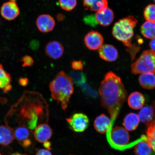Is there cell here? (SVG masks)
<instances>
[{
	"label": "cell",
	"mask_w": 155,
	"mask_h": 155,
	"mask_svg": "<svg viewBox=\"0 0 155 155\" xmlns=\"http://www.w3.org/2000/svg\"><path fill=\"white\" fill-rule=\"evenodd\" d=\"M99 94L102 106L109 114L113 126L127 98V91L120 78L112 71H109L101 83Z\"/></svg>",
	"instance_id": "1"
},
{
	"label": "cell",
	"mask_w": 155,
	"mask_h": 155,
	"mask_svg": "<svg viewBox=\"0 0 155 155\" xmlns=\"http://www.w3.org/2000/svg\"><path fill=\"white\" fill-rule=\"evenodd\" d=\"M52 98L65 111L74 92L73 81L70 77L61 71L50 83Z\"/></svg>",
	"instance_id": "2"
},
{
	"label": "cell",
	"mask_w": 155,
	"mask_h": 155,
	"mask_svg": "<svg viewBox=\"0 0 155 155\" xmlns=\"http://www.w3.org/2000/svg\"><path fill=\"white\" fill-rule=\"evenodd\" d=\"M138 21L133 15H130L120 19L114 24L112 34L116 39L123 42L124 45L129 48L133 46L132 38L134 35V30Z\"/></svg>",
	"instance_id": "3"
},
{
	"label": "cell",
	"mask_w": 155,
	"mask_h": 155,
	"mask_svg": "<svg viewBox=\"0 0 155 155\" xmlns=\"http://www.w3.org/2000/svg\"><path fill=\"white\" fill-rule=\"evenodd\" d=\"M133 74L155 73V51L152 50L143 52L137 61L131 65Z\"/></svg>",
	"instance_id": "4"
},
{
	"label": "cell",
	"mask_w": 155,
	"mask_h": 155,
	"mask_svg": "<svg viewBox=\"0 0 155 155\" xmlns=\"http://www.w3.org/2000/svg\"><path fill=\"white\" fill-rule=\"evenodd\" d=\"M107 139L110 146L116 150H123L128 144L130 137L125 128L116 127L107 133Z\"/></svg>",
	"instance_id": "5"
},
{
	"label": "cell",
	"mask_w": 155,
	"mask_h": 155,
	"mask_svg": "<svg viewBox=\"0 0 155 155\" xmlns=\"http://www.w3.org/2000/svg\"><path fill=\"white\" fill-rule=\"evenodd\" d=\"M66 120L69 124V127L75 132H83L86 130L89 125V119L88 116L82 113L74 114Z\"/></svg>",
	"instance_id": "6"
},
{
	"label": "cell",
	"mask_w": 155,
	"mask_h": 155,
	"mask_svg": "<svg viewBox=\"0 0 155 155\" xmlns=\"http://www.w3.org/2000/svg\"><path fill=\"white\" fill-rule=\"evenodd\" d=\"M84 41L85 45L89 50H96L103 45L104 38L100 32L92 30L86 35Z\"/></svg>",
	"instance_id": "7"
},
{
	"label": "cell",
	"mask_w": 155,
	"mask_h": 155,
	"mask_svg": "<svg viewBox=\"0 0 155 155\" xmlns=\"http://www.w3.org/2000/svg\"><path fill=\"white\" fill-rule=\"evenodd\" d=\"M2 16L6 20L13 21L20 14V9L16 2L8 1L4 3L0 9Z\"/></svg>",
	"instance_id": "8"
},
{
	"label": "cell",
	"mask_w": 155,
	"mask_h": 155,
	"mask_svg": "<svg viewBox=\"0 0 155 155\" xmlns=\"http://www.w3.org/2000/svg\"><path fill=\"white\" fill-rule=\"evenodd\" d=\"M37 27L41 32L48 33L53 30L55 26V19L51 15L42 14L39 15L36 20Z\"/></svg>",
	"instance_id": "9"
},
{
	"label": "cell",
	"mask_w": 155,
	"mask_h": 155,
	"mask_svg": "<svg viewBox=\"0 0 155 155\" xmlns=\"http://www.w3.org/2000/svg\"><path fill=\"white\" fill-rule=\"evenodd\" d=\"M94 125L96 131L102 134L109 133L113 127L111 119L104 114H101L96 118Z\"/></svg>",
	"instance_id": "10"
},
{
	"label": "cell",
	"mask_w": 155,
	"mask_h": 155,
	"mask_svg": "<svg viewBox=\"0 0 155 155\" xmlns=\"http://www.w3.org/2000/svg\"><path fill=\"white\" fill-rule=\"evenodd\" d=\"M52 134V130L48 124H41L35 128V138L38 142L44 143L48 141L51 138Z\"/></svg>",
	"instance_id": "11"
},
{
	"label": "cell",
	"mask_w": 155,
	"mask_h": 155,
	"mask_svg": "<svg viewBox=\"0 0 155 155\" xmlns=\"http://www.w3.org/2000/svg\"><path fill=\"white\" fill-rule=\"evenodd\" d=\"M46 55L53 59H57L61 58L64 53L63 46L60 42L53 41L47 44L45 48Z\"/></svg>",
	"instance_id": "12"
},
{
	"label": "cell",
	"mask_w": 155,
	"mask_h": 155,
	"mask_svg": "<svg viewBox=\"0 0 155 155\" xmlns=\"http://www.w3.org/2000/svg\"><path fill=\"white\" fill-rule=\"evenodd\" d=\"M15 138L22 146L28 148L31 144L29 130L25 126H21L14 131Z\"/></svg>",
	"instance_id": "13"
},
{
	"label": "cell",
	"mask_w": 155,
	"mask_h": 155,
	"mask_svg": "<svg viewBox=\"0 0 155 155\" xmlns=\"http://www.w3.org/2000/svg\"><path fill=\"white\" fill-rule=\"evenodd\" d=\"M99 54L101 59L108 62L115 61L118 57L117 50L110 44L102 45L99 50Z\"/></svg>",
	"instance_id": "14"
},
{
	"label": "cell",
	"mask_w": 155,
	"mask_h": 155,
	"mask_svg": "<svg viewBox=\"0 0 155 155\" xmlns=\"http://www.w3.org/2000/svg\"><path fill=\"white\" fill-rule=\"evenodd\" d=\"M95 17L98 24L103 26H108L113 22L114 14L113 11L107 7L105 10L97 12Z\"/></svg>",
	"instance_id": "15"
},
{
	"label": "cell",
	"mask_w": 155,
	"mask_h": 155,
	"mask_svg": "<svg viewBox=\"0 0 155 155\" xmlns=\"http://www.w3.org/2000/svg\"><path fill=\"white\" fill-rule=\"evenodd\" d=\"M83 5L85 10L93 12L102 11L107 8V0H83Z\"/></svg>",
	"instance_id": "16"
},
{
	"label": "cell",
	"mask_w": 155,
	"mask_h": 155,
	"mask_svg": "<svg viewBox=\"0 0 155 155\" xmlns=\"http://www.w3.org/2000/svg\"><path fill=\"white\" fill-rule=\"evenodd\" d=\"M15 138L14 131L6 125L0 126V145L7 146L11 144Z\"/></svg>",
	"instance_id": "17"
},
{
	"label": "cell",
	"mask_w": 155,
	"mask_h": 155,
	"mask_svg": "<svg viewBox=\"0 0 155 155\" xmlns=\"http://www.w3.org/2000/svg\"><path fill=\"white\" fill-rule=\"evenodd\" d=\"M145 99L141 93L135 92L130 95L128 98V104L130 108L134 110L141 109L144 106Z\"/></svg>",
	"instance_id": "18"
},
{
	"label": "cell",
	"mask_w": 155,
	"mask_h": 155,
	"mask_svg": "<svg viewBox=\"0 0 155 155\" xmlns=\"http://www.w3.org/2000/svg\"><path fill=\"white\" fill-rule=\"evenodd\" d=\"M140 121L138 115L135 113H131L126 116L124 119L123 125L127 131H133L137 128Z\"/></svg>",
	"instance_id": "19"
},
{
	"label": "cell",
	"mask_w": 155,
	"mask_h": 155,
	"mask_svg": "<svg viewBox=\"0 0 155 155\" xmlns=\"http://www.w3.org/2000/svg\"><path fill=\"white\" fill-rule=\"evenodd\" d=\"M152 148L147 138L144 137L135 145L134 153L136 155H150Z\"/></svg>",
	"instance_id": "20"
},
{
	"label": "cell",
	"mask_w": 155,
	"mask_h": 155,
	"mask_svg": "<svg viewBox=\"0 0 155 155\" xmlns=\"http://www.w3.org/2000/svg\"><path fill=\"white\" fill-rule=\"evenodd\" d=\"M139 82L143 88L152 90L155 88V74L153 73L142 74L139 77Z\"/></svg>",
	"instance_id": "21"
},
{
	"label": "cell",
	"mask_w": 155,
	"mask_h": 155,
	"mask_svg": "<svg viewBox=\"0 0 155 155\" xmlns=\"http://www.w3.org/2000/svg\"><path fill=\"white\" fill-rule=\"evenodd\" d=\"M154 114V109L152 104L147 106L141 108L138 116L140 121L148 125L153 120Z\"/></svg>",
	"instance_id": "22"
},
{
	"label": "cell",
	"mask_w": 155,
	"mask_h": 155,
	"mask_svg": "<svg viewBox=\"0 0 155 155\" xmlns=\"http://www.w3.org/2000/svg\"><path fill=\"white\" fill-rule=\"evenodd\" d=\"M140 30L145 38L152 39L155 38V22L146 21L141 26Z\"/></svg>",
	"instance_id": "23"
},
{
	"label": "cell",
	"mask_w": 155,
	"mask_h": 155,
	"mask_svg": "<svg viewBox=\"0 0 155 155\" xmlns=\"http://www.w3.org/2000/svg\"><path fill=\"white\" fill-rule=\"evenodd\" d=\"M147 138L152 150L155 152V122L152 121L147 125Z\"/></svg>",
	"instance_id": "24"
},
{
	"label": "cell",
	"mask_w": 155,
	"mask_h": 155,
	"mask_svg": "<svg viewBox=\"0 0 155 155\" xmlns=\"http://www.w3.org/2000/svg\"><path fill=\"white\" fill-rule=\"evenodd\" d=\"M69 76L77 86H80L86 82V75L82 71H71L69 73Z\"/></svg>",
	"instance_id": "25"
},
{
	"label": "cell",
	"mask_w": 155,
	"mask_h": 155,
	"mask_svg": "<svg viewBox=\"0 0 155 155\" xmlns=\"http://www.w3.org/2000/svg\"><path fill=\"white\" fill-rule=\"evenodd\" d=\"M10 74L4 69L2 65L0 64V89L3 88L8 84H11Z\"/></svg>",
	"instance_id": "26"
},
{
	"label": "cell",
	"mask_w": 155,
	"mask_h": 155,
	"mask_svg": "<svg viewBox=\"0 0 155 155\" xmlns=\"http://www.w3.org/2000/svg\"><path fill=\"white\" fill-rule=\"evenodd\" d=\"M144 15L147 21L155 22V5L150 4L147 5L144 9Z\"/></svg>",
	"instance_id": "27"
},
{
	"label": "cell",
	"mask_w": 155,
	"mask_h": 155,
	"mask_svg": "<svg viewBox=\"0 0 155 155\" xmlns=\"http://www.w3.org/2000/svg\"><path fill=\"white\" fill-rule=\"evenodd\" d=\"M59 4L61 9L65 11H72L77 5V0H59Z\"/></svg>",
	"instance_id": "28"
},
{
	"label": "cell",
	"mask_w": 155,
	"mask_h": 155,
	"mask_svg": "<svg viewBox=\"0 0 155 155\" xmlns=\"http://www.w3.org/2000/svg\"><path fill=\"white\" fill-rule=\"evenodd\" d=\"M80 86L83 92L87 96L94 98L97 97L98 95L97 92L92 89L87 83H85Z\"/></svg>",
	"instance_id": "29"
},
{
	"label": "cell",
	"mask_w": 155,
	"mask_h": 155,
	"mask_svg": "<svg viewBox=\"0 0 155 155\" xmlns=\"http://www.w3.org/2000/svg\"><path fill=\"white\" fill-rule=\"evenodd\" d=\"M83 21H84L85 24L91 26L95 27L98 24V23L96 21L95 15H87V16L84 17Z\"/></svg>",
	"instance_id": "30"
},
{
	"label": "cell",
	"mask_w": 155,
	"mask_h": 155,
	"mask_svg": "<svg viewBox=\"0 0 155 155\" xmlns=\"http://www.w3.org/2000/svg\"><path fill=\"white\" fill-rule=\"evenodd\" d=\"M21 61H22V66L23 67L32 66L34 63V61L32 58L29 55H25L22 58Z\"/></svg>",
	"instance_id": "31"
},
{
	"label": "cell",
	"mask_w": 155,
	"mask_h": 155,
	"mask_svg": "<svg viewBox=\"0 0 155 155\" xmlns=\"http://www.w3.org/2000/svg\"><path fill=\"white\" fill-rule=\"evenodd\" d=\"M71 67L75 71H81L83 68V64L81 61H73L71 63Z\"/></svg>",
	"instance_id": "32"
},
{
	"label": "cell",
	"mask_w": 155,
	"mask_h": 155,
	"mask_svg": "<svg viewBox=\"0 0 155 155\" xmlns=\"http://www.w3.org/2000/svg\"><path fill=\"white\" fill-rule=\"evenodd\" d=\"M39 46V42L36 40H33L31 41L29 45V47L33 50H36L38 49Z\"/></svg>",
	"instance_id": "33"
},
{
	"label": "cell",
	"mask_w": 155,
	"mask_h": 155,
	"mask_svg": "<svg viewBox=\"0 0 155 155\" xmlns=\"http://www.w3.org/2000/svg\"><path fill=\"white\" fill-rule=\"evenodd\" d=\"M18 83L20 86L26 87L28 83V79L27 78H21L18 79Z\"/></svg>",
	"instance_id": "34"
},
{
	"label": "cell",
	"mask_w": 155,
	"mask_h": 155,
	"mask_svg": "<svg viewBox=\"0 0 155 155\" xmlns=\"http://www.w3.org/2000/svg\"><path fill=\"white\" fill-rule=\"evenodd\" d=\"M36 155H52V154L49 150L41 149V150H38L37 151Z\"/></svg>",
	"instance_id": "35"
},
{
	"label": "cell",
	"mask_w": 155,
	"mask_h": 155,
	"mask_svg": "<svg viewBox=\"0 0 155 155\" xmlns=\"http://www.w3.org/2000/svg\"><path fill=\"white\" fill-rule=\"evenodd\" d=\"M149 45L152 50L155 51V38L150 41Z\"/></svg>",
	"instance_id": "36"
},
{
	"label": "cell",
	"mask_w": 155,
	"mask_h": 155,
	"mask_svg": "<svg viewBox=\"0 0 155 155\" xmlns=\"http://www.w3.org/2000/svg\"><path fill=\"white\" fill-rule=\"evenodd\" d=\"M12 86L11 84H9L7 85V86L3 88V91L5 94H7L8 92L12 90Z\"/></svg>",
	"instance_id": "37"
},
{
	"label": "cell",
	"mask_w": 155,
	"mask_h": 155,
	"mask_svg": "<svg viewBox=\"0 0 155 155\" xmlns=\"http://www.w3.org/2000/svg\"><path fill=\"white\" fill-rule=\"evenodd\" d=\"M44 146L45 147L47 150H49L51 147V143L48 141H46V142L44 143Z\"/></svg>",
	"instance_id": "38"
},
{
	"label": "cell",
	"mask_w": 155,
	"mask_h": 155,
	"mask_svg": "<svg viewBox=\"0 0 155 155\" xmlns=\"http://www.w3.org/2000/svg\"><path fill=\"white\" fill-rule=\"evenodd\" d=\"M64 16L63 14H59L57 15V19L58 21H61L64 20Z\"/></svg>",
	"instance_id": "39"
},
{
	"label": "cell",
	"mask_w": 155,
	"mask_h": 155,
	"mask_svg": "<svg viewBox=\"0 0 155 155\" xmlns=\"http://www.w3.org/2000/svg\"><path fill=\"white\" fill-rule=\"evenodd\" d=\"M152 105L154 109V114L153 121L155 122V101L153 102V103L152 104Z\"/></svg>",
	"instance_id": "40"
},
{
	"label": "cell",
	"mask_w": 155,
	"mask_h": 155,
	"mask_svg": "<svg viewBox=\"0 0 155 155\" xmlns=\"http://www.w3.org/2000/svg\"><path fill=\"white\" fill-rule=\"evenodd\" d=\"M10 155H28L26 154H22L20 153H19L18 152H17V153H13Z\"/></svg>",
	"instance_id": "41"
},
{
	"label": "cell",
	"mask_w": 155,
	"mask_h": 155,
	"mask_svg": "<svg viewBox=\"0 0 155 155\" xmlns=\"http://www.w3.org/2000/svg\"><path fill=\"white\" fill-rule=\"evenodd\" d=\"M9 1L16 2V0H9Z\"/></svg>",
	"instance_id": "42"
},
{
	"label": "cell",
	"mask_w": 155,
	"mask_h": 155,
	"mask_svg": "<svg viewBox=\"0 0 155 155\" xmlns=\"http://www.w3.org/2000/svg\"><path fill=\"white\" fill-rule=\"evenodd\" d=\"M153 1L154 2V3H155V0H153Z\"/></svg>",
	"instance_id": "43"
},
{
	"label": "cell",
	"mask_w": 155,
	"mask_h": 155,
	"mask_svg": "<svg viewBox=\"0 0 155 155\" xmlns=\"http://www.w3.org/2000/svg\"><path fill=\"white\" fill-rule=\"evenodd\" d=\"M0 24H1V21H0Z\"/></svg>",
	"instance_id": "44"
}]
</instances>
